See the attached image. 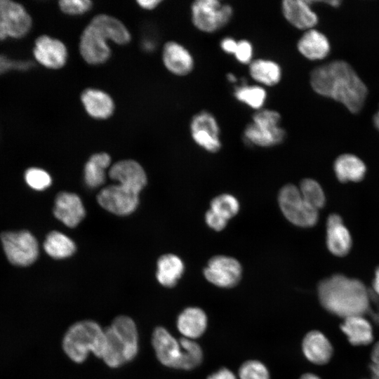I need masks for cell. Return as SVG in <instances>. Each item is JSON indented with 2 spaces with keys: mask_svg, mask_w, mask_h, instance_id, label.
I'll use <instances>...</instances> for the list:
<instances>
[{
  "mask_svg": "<svg viewBox=\"0 0 379 379\" xmlns=\"http://www.w3.org/2000/svg\"><path fill=\"white\" fill-rule=\"evenodd\" d=\"M310 82L317 94L343 104L353 113L361 110L368 90L365 84L347 62L331 61L313 69Z\"/></svg>",
  "mask_w": 379,
  "mask_h": 379,
  "instance_id": "1",
  "label": "cell"
},
{
  "mask_svg": "<svg viewBox=\"0 0 379 379\" xmlns=\"http://www.w3.org/2000/svg\"><path fill=\"white\" fill-rule=\"evenodd\" d=\"M320 304L328 312L343 319L366 314L370 305V291L357 279L333 274L321 280L317 286Z\"/></svg>",
  "mask_w": 379,
  "mask_h": 379,
  "instance_id": "2",
  "label": "cell"
},
{
  "mask_svg": "<svg viewBox=\"0 0 379 379\" xmlns=\"http://www.w3.org/2000/svg\"><path fill=\"white\" fill-rule=\"evenodd\" d=\"M105 346V331L95 321L83 320L72 324L62 339V349L74 362L83 363L91 352L101 359Z\"/></svg>",
  "mask_w": 379,
  "mask_h": 379,
  "instance_id": "3",
  "label": "cell"
},
{
  "mask_svg": "<svg viewBox=\"0 0 379 379\" xmlns=\"http://www.w3.org/2000/svg\"><path fill=\"white\" fill-rule=\"evenodd\" d=\"M281 115L274 109L262 108L255 111L252 120L244 128L243 140L251 146L271 147L282 143L286 131L281 126Z\"/></svg>",
  "mask_w": 379,
  "mask_h": 379,
  "instance_id": "4",
  "label": "cell"
},
{
  "mask_svg": "<svg viewBox=\"0 0 379 379\" xmlns=\"http://www.w3.org/2000/svg\"><path fill=\"white\" fill-rule=\"evenodd\" d=\"M191 20L196 29L204 33H214L232 20V5L218 0H196L190 6Z\"/></svg>",
  "mask_w": 379,
  "mask_h": 379,
  "instance_id": "5",
  "label": "cell"
},
{
  "mask_svg": "<svg viewBox=\"0 0 379 379\" xmlns=\"http://www.w3.org/2000/svg\"><path fill=\"white\" fill-rule=\"evenodd\" d=\"M278 203L284 217L294 225L311 227L317 224L319 211L304 200L298 187L284 185L279 190Z\"/></svg>",
  "mask_w": 379,
  "mask_h": 379,
  "instance_id": "6",
  "label": "cell"
},
{
  "mask_svg": "<svg viewBox=\"0 0 379 379\" xmlns=\"http://www.w3.org/2000/svg\"><path fill=\"white\" fill-rule=\"evenodd\" d=\"M1 240L6 255L12 264L27 266L36 260L39 253L38 243L30 232H4Z\"/></svg>",
  "mask_w": 379,
  "mask_h": 379,
  "instance_id": "7",
  "label": "cell"
},
{
  "mask_svg": "<svg viewBox=\"0 0 379 379\" xmlns=\"http://www.w3.org/2000/svg\"><path fill=\"white\" fill-rule=\"evenodd\" d=\"M193 141L210 153H216L222 147L221 131L217 119L211 112L203 109L196 113L190 123Z\"/></svg>",
  "mask_w": 379,
  "mask_h": 379,
  "instance_id": "8",
  "label": "cell"
},
{
  "mask_svg": "<svg viewBox=\"0 0 379 379\" xmlns=\"http://www.w3.org/2000/svg\"><path fill=\"white\" fill-rule=\"evenodd\" d=\"M32 24V18L23 6L9 0H0V41L7 37L25 36Z\"/></svg>",
  "mask_w": 379,
  "mask_h": 379,
  "instance_id": "9",
  "label": "cell"
},
{
  "mask_svg": "<svg viewBox=\"0 0 379 379\" xmlns=\"http://www.w3.org/2000/svg\"><path fill=\"white\" fill-rule=\"evenodd\" d=\"M242 267L234 258L218 255L212 257L204 269V276L212 284L225 288L234 287L241 280Z\"/></svg>",
  "mask_w": 379,
  "mask_h": 379,
  "instance_id": "10",
  "label": "cell"
},
{
  "mask_svg": "<svg viewBox=\"0 0 379 379\" xmlns=\"http://www.w3.org/2000/svg\"><path fill=\"white\" fill-rule=\"evenodd\" d=\"M152 344L157 358L165 366L182 369L184 350L180 343L162 326L157 327L152 337Z\"/></svg>",
  "mask_w": 379,
  "mask_h": 379,
  "instance_id": "11",
  "label": "cell"
},
{
  "mask_svg": "<svg viewBox=\"0 0 379 379\" xmlns=\"http://www.w3.org/2000/svg\"><path fill=\"white\" fill-rule=\"evenodd\" d=\"M99 204L107 211L126 215L135 211L138 204V194L120 185L102 189L98 194Z\"/></svg>",
  "mask_w": 379,
  "mask_h": 379,
  "instance_id": "12",
  "label": "cell"
},
{
  "mask_svg": "<svg viewBox=\"0 0 379 379\" xmlns=\"http://www.w3.org/2000/svg\"><path fill=\"white\" fill-rule=\"evenodd\" d=\"M33 55L41 65L51 69L63 67L68 58V51L60 40L48 35H41L36 39Z\"/></svg>",
  "mask_w": 379,
  "mask_h": 379,
  "instance_id": "13",
  "label": "cell"
},
{
  "mask_svg": "<svg viewBox=\"0 0 379 379\" xmlns=\"http://www.w3.org/2000/svg\"><path fill=\"white\" fill-rule=\"evenodd\" d=\"M79 52L84 61L92 65L105 63L111 55L107 39L90 23L81 33Z\"/></svg>",
  "mask_w": 379,
  "mask_h": 379,
  "instance_id": "14",
  "label": "cell"
},
{
  "mask_svg": "<svg viewBox=\"0 0 379 379\" xmlns=\"http://www.w3.org/2000/svg\"><path fill=\"white\" fill-rule=\"evenodd\" d=\"M162 61L169 72L179 77L188 75L194 68L192 54L185 46L175 41H169L164 45Z\"/></svg>",
  "mask_w": 379,
  "mask_h": 379,
  "instance_id": "15",
  "label": "cell"
},
{
  "mask_svg": "<svg viewBox=\"0 0 379 379\" xmlns=\"http://www.w3.org/2000/svg\"><path fill=\"white\" fill-rule=\"evenodd\" d=\"M312 1L284 0L281 11L285 20L293 27L308 30L318 23V15L312 8Z\"/></svg>",
  "mask_w": 379,
  "mask_h": 379,
  "instance_id": "16",
  "label": "cell"
},
{
  "mask_svg": "<svg viewBox=\"0 0 379 379\" xmlns=\"http://www.w3.org/2000/svg\"><path fill=\"white\" fill-rule=\"evenodd\" d=\"M109 177L119 185L138 194L147 182L142 166L133 160H123L115 163L109 171Z\"/></svg>",
  "mask_w": 379,
  "mask_h": 379,
  "instance_id": "17",
  "label": "cell"
},
{
  "mask_svg": "<svg viewBox=\"0 0 379 379\" xmlns=\"http://www.w3.org/2000/svg\"><path fill=\"white\" fill-rule=\"evenodd\" d=\"M352 237L342 218L331 214L326 221V245L328 251L339 257L346 255L352 247Z\"/></svg>",
  "mask_w": 379,
  "mask_h": 379,
  "instance_id": "18",
  "label": "cell"
},
{
  "mask_svg": "<svg viewBox=\"0 0 379 379\" xmlns=\"http://www.w3.org/2000/svg\"><path fill=\"white\" fill-rule=\"evenodd\" d=\"M302 351L305 358L316 365H324L331 359L333 349L326 335L319 331L308 332L302 341Z\"/></svg>",
  "mask_w": 379,
  "mask_h": 379,
  "instance_id": "19",
  "label": "cell"
},
{
  "mask_svg": "<svg viewBox=\"0 0 379 379\" xmlns=\"http://www.w3.org/2000/svg\"><path fill=\"white\" fill-rule=\"evenodd\" d=\"M81 102L86 113L96 119L109 118L115 109L112 98L98 88H88L84 90L81 94Z\"/></svg>",
  "mask_w": 379,
  "mask_h": 379,
  "instance_id": "20",
  "label": "cell"
},
{
  "mask_svg": "<svg viewBox=\"0 0 379 379\" xmlns=\"http://www.w3.org/2000/svg\"><path fill=\"white\" fill-rule=\"evenodd\" d=\"M53 213L55 216L65 225L74 227L84 218L85 209L77 194L61 192L55 199Z\"/></svg>",
  "mask_w": 379,
  "mask_h": 379,
  "instance_id": "21",
  "label": "cell"
},
{
  "mask_svg": "<svg viewBox=\"0 0 379 379\" xmlns=\"http://www.w3.org/2000/svg\"><path fill=\"white\" fill-rule=\"evenodd\" d=\"M298 52L310 60L324 59L330 52V43L327 37L320 31L312 28L305 31L298 39Z\"/></svg>",
  "mask_w": 379,
  "mask_h": 379,
  "instance_id": "22",
  "label": "cell"
},
{
  "mask_svg": "<svg viewBox=\"0 0 379 379\" xmlns=\"http://www.w3.org/2000/svg\"><path fill=\"white\" fill-rule=\"evenodd\" d=\"M208 326L206 312L198 307L184 309L177 318V328L184 338L194 340L201 337Z\"/></svg>",
  "mask_w": 379,
  "mask_h": 379,
  "instance_id": "23",
  "label": "cell"
},
{
  "mask_svg": "<svg viewBox=\"0 0 379 379\" xmlns=\"http://www.w3.org/2000/svg\"><path fill=\"white\" fill-rule=\"evenodd\" d=\"M248 73L253 80L263 87L278 85L283 75L281 65L267 58L253 59L248 65Z\"/></svg>",
  "mask_w": 379,
  "mask_h": 379,
  "instance_id": "24",
  "label": "cell"
},
{
  "mask_svg": "<svg viewBox=\"0 0 379 379\" xmlns=\"http://www.w3.org/2000/svg\"><path fill=\"white\" fill-rule=\"evenodd\" d=\"M340 328L352 345H367L373 340L372 325L364 315L345 318Z\"/></svg>",
  "mask_w": 379,
  "mask_h": 379,
  "instance_id": "25",
  "label": "cell"
},
{
  "mask_svg": "<svg viewBox=\"0 0 379 379\" xmlns=\"http://www.w3.org/2000/svg\"><path fill=\"white\" fill-rule=\"evenodd\" d=\"M107 41L118 45H126L131 39V33L127 27L118 19L106 14L95 15L91 21Z\"/></svg>",
  "mask_w": 379,
  "mask_h": 379,
  "instance_id": "26",
  "label": "cell"
},
{
  "mask_svg": "<svg viewBox=\"0 0 379 379\" xmlns=\"http://www.w3.org/2000/svg\"><path fill=\"white\" fill-rule=\"evenodd\" d=\"M333 169L337 178L342 182L361 181L366 171L364 161L352 154L340 155L335 160Z\"/></svg>",
  "mask_w": 379,
  "mask_h": 379,
  "instance_id": "27",
  "label": "cell"
},
{
  "mask_svg": "<svg viewBox=\"0 0 379 379\" xmlns=\"http://www.w3.org/2000/svg\"><path fill=\"white\" fill-rule=\"evenodd\" d=\"M185 270L182 260L175 255L166 254L157 262V279L165 287H173L182 277Z\"/></svg>",
  "mask_w": 379,
  "mask_h": 379,
  "instance_id": "28",
  "label": "cell"
},
{
  "mask_svg": "<svg viewBox=\"0 0 379 379\" xmlns=\"http://www.w3.org/2000/svg\"><path fill=\"white\" fill-rule=\"evenodd\" d=\"M233 96L238 102L258 111L263 108L267 92L265 87L258 84H240L234 86Z\"/></svg>",
  "mask_w": 379,
  "mask_h": 379,
  "instance_id": "29",
  "label": "cell"
},
{
  "mask_svg": "<svg viewBox=\"0 0 379 379\" xmlns=\"http://www.w3.org/2000/svg\"><path fill=\"white\" fill-rule=\"evenodd\" d=\"M110 161L109 155L105 152L97 153L90 157L84 168L85 181L89 187H96L104 183L105 171Z\"/></svg>",
  "mask_w": 379,
  "mask_h": 379,
  "instance_id": "30",
  "label": "cell"
},
{
  "mask_svg": "<svg viewBox=\"0 0 379 379\" xmlns=\"http://www.w3.org/2000/svg\"><path fill=\"white\" fill-rule=\"evenodd\" d=\"M44 248L51 257L60 259L72 255L75 251L76 246L65 234L53 231L46 237Z\"/></svg>",
  "mask_w": 379,
  "mask_h": 379,
  "instance_id": "31",
  "label": "cell"
},
{
  "mask_svg": "<svg viewBox=\"0 0 379 379\" xmlns=\"http://www.w3.org/2000/svg\"><path fill=\"white\" fill-rule=\"evenodd\" d=\"M304 200L312 207L318 210L321 208L326 203L324 192L314 179H303L298 187Z\"/></svg>",
  "mask_w": 379,
  "mask_h": 379,
  "instance_id": "32",
  "label": "cell"
},
{
  "mask_svg": "<svg viewBox=\"0 0 379 379\" xmlns=\"http://www.w3.org/2000/svg\"><path fill=\"white\" fill-rule=\"evenodd\" d=\"M210 206L211 210L227 220L234 217L240 208L238 199L230 194H222L214 197Z\"/></svg>",
  "mask_w": 379,
  "mask_h": 379,
  "instance_id": "33",
  "label": "cell"
},
{
  "mask_svg": "<svg viewBox=\"0 0 379 379\" xmlns=\"http://www.w3.org/2000/svg\"><path fill=\"white\" fill-rule=\"evenodd\" d=\"M180 343L184 350L183 370H192L199 366L204 359L201 346L194 340L181 338Z\"/></svg>",
  "mask_w": 379,
  "mask_h": 379,
  "instance_id": "34",
  "label": "cell"
},
{
  "mask_svg": "<svg viewBox=\"0 0 379 379\" xmlns=\"http://www.w3.org/2000/svg\"><path fill=\"white\" fill-rule=\"evenodd\" d=\"M239 379H270L267 366L258 360H248L239 369Z\"/></svg>",
  "mask_w": 379,
  "mask_h": 379,
  "instance_id": "35",
  "label": "cell"
},
{
  "mask_svg": "<svg viewBox=\"0 0 379 379\" xmlns=\"http://www.w3.org/2000/svg\"><path fill=\"white\" fill-rule=\"evenodd\" d=\"M25 180L29 187L36 190H43L50 186L51 178L49 174L39 168L27 169L25 175Z\"/></svg>",
  "mask_w": 379,
  "mask_h": 379,
  "instance_id": "36",
  "label": "cell"
},
{
  "mask_svg": "<svg viewBox=\"0 0 379 379\" xmlns=\"http://www.w3.org/2000/svg\"><path fill=\"white\" fill-rule=\"evenodd\" d=\"M58 4L61 11L69 15H83L93 6V2L89 0H62Z\"/></svg>",
  "mask_w": 379,
  "mask_h": 379,
  "instance_id": "37",
  "label": "cell"
},
{
  "mask_svg": "<svg viewBox=\"0 0 379 379\" xmlns=\"http://www.w3.org/2000/svg\"><path fill=\"white\" fill-rule=\"evenodd\" d=\"M253 46L246 39L238 41L237 47L234 54L237 61L242 65H249L253 60Z\"/></svg>",
  "mask_w": 379,
  "mask_h": 379,
  "instance_id": "38",
  "label": "cell"
},
{
  "mask_svg": "<svg viewBox=\"0 0 379 379\" xmlns=\"http://www.w3.org/2000/svg\"><path fill=\"white\" fill-rule=\"evenodd\" d=\"M205 221L207 225L215 231L222 230L227 225L228 220L209 209L205 213Z\"/></svg>",
  "mask_w": 379,
  "mask_h": 379,
  "instance_id": "39",
  "label": "cell"
},
{
  "mask_svg": "<svg viewBox=\"0 0 379 379\" xmlns=\"http://www.w3.org/2000/svg\"><path fill=\"white\" fill-rule=\"evenodd\" d=\"M369 369L371 379H379V341L374 345L372 349Z\"/></svg>",
  "mask_w": 379,
  "mask_h": 379,
  "instance_id": "40",
  "label": "cell"
},
{
  "mask_svg": "<svg viewBox=\"0 0 379 379\" xmlns=\"http://www.w3.org/2000/svg\"><path fill=\"white\" fill-rule=\"evenodd\" d=\"M367 314L379 325V296L373 291H370V305Z\"/></svg>",
  "mask_w": 379,
  "mask_h": 379,
  "instance_id": "41",
  "label": "cell"
},
{
  "mask_svg": "<svg viewBox=\"0 0 379 379\" xmlns=\"http://www.w3.org/2000/svg\"><path fill=\"white\" fill-rule=\"evenodd\" d=\"M238 41L231 36H225L221 39L220 47L226 54L234 55L237 47Z\"/></svg>",
  "mask_w": 379,
  "mask_h": 379,
  "instance_id": "42",
  "label": "cell"
},
{
  "mask_svg": "<svg viewBox=\"0 0 379 379\" xmlns=\"http://www.w3.org/2000/svg\"><path fill=\"white\" fill-rule=\"evenodd\" d=\"M207 379H237L234 373L227 368H221L211 373Z\"/></svg>",
  "mask_w": 379,
  "mask_h": 379,
  "instance_id": "43",
  "label": "cell"
},
{
  "mask_svg": "<svg viewBox=\"0 0 379 379\" xmlns=\"http://www.w3.org/2000/svg\"><path fill=\"white\" fill-rule=\"evenodd\" d=\"M161 1L159 0H149V1H138L137 4L138 6L144 10L150 11L156 8L160 4Z\"/></svg>",
  "mask_w": 379,
  "mask_h": 379,
  "instance_id": "44",
  "label": "cell"
},
{
  "mask_svg": "<svg viewBox=\"0 0 379 379\" xmlns=\"http://www.w3.org/2000/svg\"><path fill=\"white\" fill-rule=\"evenodd\" d=\"M373 291L379 296V267L375 272V276L373 281Z\"/></svg>",
  "mask_w": 379,
  "mask_h": 379,
  "instance_id": "45",
  "label": "cell"
},
{
  "mask_svg": "<svg viewBox=\"0 0 379 379\" xmlns=\"http://www.w3.org/2000/svg\"><path fill=\"white\" fill-rule=\"evenodd\" d=\"M227 80L231 84H236L238 81L237 77L232 72H228L226 74Z\"/></svg>",
  "mask_w": 379,
  "mask_h": 379,
  "instance_id": "46",
  "label": "cell"
},
{
  "mask_svg": "<svg viewBox=\"0 0 379 379\" xmlns=\"http://www.w3.org/2000/svg\"><path fill=\"white\" fill-rule=\"evenodd\" d=\"M299 379H321L318 375L312 373H306L302 374Z\"/></svg>",
  "mask_w": 379,
  "mask_h": 379,
  "instance_id": "47",
  "label": "cell"
},
{
  "mask_svg": "<svg viewBox=\"0 0 379 379\" xmlns=\"http://www.w3.org/2000/svg\"><path fill=\"white\" fill-rule=\"evenodd\" d=\"M373 122H374V124H375V127L379 131V109L376 112V114L374 115Z\"/></svg>",
  "mask_w": 379,
  "mask_h": 379,
  "instance_id": "48",
  "label": "cell"
},
{
  "mask_svg": "<svg viewBox=\"0 0 379 379\" xmlns=\"http://www.w3.org/2000/svg\"><path fill=\"white\" fill-rule=\"evenodd\" d=\"M324 2L329 4L330 6H337L340 4V1H324Z\"/></svg>",
  "mask_w": 379,
  "mask_h": 379,
  "instance_id": "49",
  "label": "cell"
}]
</instances>
